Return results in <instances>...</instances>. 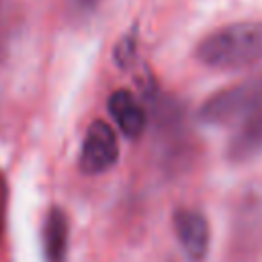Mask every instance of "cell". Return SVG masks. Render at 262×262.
I'll use <instances>...</instances> for the list:
<instances>
[{
  "label": "cell",
  "mask_w": 262,
  "mask_h": 262,
  "mask_svg": "<svg viewBox=\"0 0 262 262\" xmlns=\"http://www.w3.org/2000/svg\"><path fill=\"white\" fill-rule=\"evenodd\" d=\"M196 59L213 70H246L262 61V20H239L205 35Z\"/></svg>",
  "instance_id": "1"
},
{
  "label": "cell",
  "mask_w": 262,
  "mask_h": 262,
  "mask_svg": "<svg viewBox=\"0 0 262 262\" xmlns=\"http://www.w3.org/2000/svg\"><path fill=\"white\" fill-rule=\"evenodd\" d=\"M172 223L186 258L190 262H203L209 254L211 244V229L207 217L196 209L182 207L174 211Z\"/></svg>",
  "instance_id": "4"
},
{
  "label": "cell",
  "mask_w": 262,
  "mask_h": 262,
  "mask_svg": "<svg viewBox=\"0 0 262 262\" xmlns=\"http://www.w3.org/2000/svg\"><path fill=\"white\" fill-rule=\"evenodd\" d=\"M43 242V262H66L68 260V242H70V219L68 213L53 205L43 217L41 227Z\"/></svg>",
  "instance_id": "6"
},
{
  "label": "cell",
  "mask_w": 262,
  "mask_h": 262,
  "mask_svg": "<svg viewBox=\"0 0 262 262\" xmlns=\"http://www.w3.org/2000/svg\"><path fill=\"white\" fill-rule=\"evenodd\" d=\"M117 162H119V139L113 127L102 119L92 121L82 139L78 168L88 176H98L108 172Z\"/></svg>",
  "instance_id": "3"
},
{
  "label": "cell",
  "mask_w": 262,
  "mask_h": 262,
  "mask_svg": "<svg viewBox=\"0 0 262 262\" xmlns=\"http://www.w3.org/2000/svg\"><path fill=\"white\" fill-rule=\"evenodd\" d=\"M6 209H8V182L6 176L0 172V237L6 227Z\"/></svg>",
  "instance_id": "8"
},
{
  "label": "cell",
  "mask_w": 262,
  "mask_h": 262,
  "mask_svg": "<svg viewBox=\"0 0 262 262\" xmlns=\"http://www.w3.org/2000/svg\"><path fill=\"white\" fill-rule=\"evenodd\" d=\"M262 156V111L248 117L227 143V158L231 162H248Z\"/></svg>",
  "instance_id": "7"
},
{
  "label": "cell",
  "mask_w": 262,
  "mask_h": 262,
  "mask_svg": "<svg viewBox=\"0 0 262 262\" xmlns=\"http://www.w3.org/2000/svg\"><path fill=\"white\" fill-rule=\"evenodd\" d=\"M262 111V78H248L239 84L211 94L199 117L207 125H231Z\"/></svg>",
  "instance_id": "2"
},
{
  "label": "cell",
  "mask_w": 262,
  "mask_h": 262,
  "mask_svg": "<svg viewBox=\"0 0 262 262\" xmlns=\"http://www.w3.org/2000/svg\"><path fill=\"white\" fill-rule=\"evenodd\" d=\"M96 2H98V0H80V4H84V6H90V8H92Z\"/></svg>",
  "instance_id": "9"
},
{
  "label": "cell",
  "mask_w": 262,
  "mask_h": 262,
  "mask_svg": "<svg viewBox=\"0 0 262 262\" xmlns=\"http://www.w3.org/2000/svg\"><path fill=\"white\" fill-rule=\"evenodd\" d=\"M106 108H108L113 121L117 123L119 131L127 139L141 137V133L147 127V113H145L143 104L139 102V98L131 90H125V88L115 90L108 96Z\"/></svg>",
  "instance_id": "5"
}]
</instances>
